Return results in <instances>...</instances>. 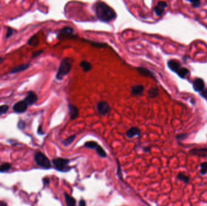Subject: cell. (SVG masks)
Returning a JSON list of instances; mask_svg holds the SVG:
<instances>
[{"instance_id":"15","label":"cell","mask_w":207,"mask_h":206,"mask_svg":"<svg viewBox=\"0 0 207 206\" xmlns=\"http://www.w3.org/2000/svg\"><path fill=\"white\" fill-rule=\"evenodd\" d=\"M189 153L192 155L196 156L201 157H207V148H200V149H194L189 151Z\"/></svg>"},{"instance_id":"13","label":"cell","mask_w":207,"mask_h":206,"mask_svg":"<svg viewBox=\"0 0 207 206\" xmlns=\"http://www.w3.org/2000/svg\"><path fill=\"white\" fill-rule=\"evenodd\" d=\"M145 88L142 85H135L131 87V94L133 96H140L142 95Z\"/></svg>"},{"instance_id":"25","label":"cell","mask_w":207,"mask_h":206,"mask_svg":"<svg viewBox=\"0 0 207 206\" xmlns=\"http://www.w3.org/2000/svg\"><path fill=\"white\" fill-rule=\"evenodd\" d=\"M98 144L93 141H90L87 142L84 144V146L85 148H90V149H96V148L98 146Z\"/></svg>"},{"instance_id":"29","label":"cell","mask_w":207,"mask_h":206,"mask_svg":"<svg viewBox=\"0 0 207 206\" xmlns=\"http://www.w3.org/2000/svg\"><path fill=\"white\" fill-rule=\"evenodd\" d=\"M26 122L21 121V120H20L18 123V128L20 129H24L26 128Z\"/></svg>"},{"instance_id":"19","label":"cell","mask_w":207,"mask_h":206,"mask_svg":"<svg viewBox=\"0 0 207 206\" xmlns=\"http://www.w3.org/2000/svg\"><path fill=\"white\" fill-rule=\"evenodd\" d=\"M159 89L156 87H151L148 91V97L151 99L156 98L159 95Z\"/></svg>"},{"instance_id":"6","label":"cell","mask_w":207,"mask_h":206,"mask_svg":"<svg viewBox=\"0 0 207 206\" xmlns=\"http://www.w3.org/2000/svg\"><path fill=\"white\" fill-rule=\"evenodd\" d=\"M96 108L98 114L101 116L108 114L111 111V107L109 104L106 101L98 102L96 104Z\"/></svg>"},{"instance_id":"2","label":"cell","mask_w":207,"mask_h":206,"mask_svg":"<svg viewBox=\"0 0 207 206\" xmlns=\"http://www.w3.org/2000/svg\"><path fill=\"white\" fill-rule=\"evenodd\" d=\"M73 59L70 58H64L60 62L58 70L56 75L57 79L59 80H62L64 77L68 75L70 72L73 63Z\"/></svg>"},{"instance_id":"16","label":"cell","mask_w":207,"mask_h":206,"mask_svg":"<svg viewBox=\"0 0 207 206\" xmlns=\"http://www.w3.org/2000/svg\"><path fill=\"white\" fill-rule=\"evenodd\" d=\"M141 130L137 127H131L126 132V136L129 139H132L135 136H139Z\"/></svg>"},{"instance_id":"1","label":"cell","mask_w":207,"mask_h":206,"mask_svg":"<svg viewBox=\"0 0 207 206\" xmlns=\"http://www.w3.org/2000/svg\"><path fill=\"white\" fill-rule=\"evenodd\" d=\"M94 9L97 18L104 23H110L117 18V14L115 10L106 3L96 2L94 5Z\"/></svg>"},{"instance_id":"9","label":"cell","mask_w":207,"mask_h":206,"mask_svg":"<svg viewBox=\"0 0 207 206\" xmlns=\"http://www.w3.org/2000/svg\"><path fill=\"white\" fill-rule=\"evenodd\" d=\"M24 100L28 106H30L34 104L37 102L38 96L35 93L30 91L28 93L27 96L25 97Z\"/></svg>"},{"instance_id":"3","label":"cell","mask_w":207,"mask_h":206,"mask_svg":"<svg viewBox=\"0 0 207 206\" xmlns=\"http://www.w3.org/2000/svg\"><path fill=\"white\" fill-rule=\"evenodd\" d=\"M170 69L176 73L180 77L185 78L189 75V70L185 67H182L179 62L175 59H170L167 62Z\"/></svg>"},{"instance_id":"24","label":"cell","mask_w":207,"mask_h":206,"mask_svg":"<svg viewBox=\"0 0 207 206\" xmlns=\"http://www.w3.org/2000/svg\"><path fill=\"white\" fill-rule=\"evenodd\" d=\"M96 152L98 155L101 156V157H107V153L101 146L98 145V146L96 148Z\"/></svg>"},{"instance_id":"17","label":"cell","mask_w":207,"mask_h":206,"mask_svg":"<svg viewBox=\"0 0 207 206\" xmlns=\"http://www.w3.org/2000/svg\"><path fill=\"white\" fill-rule=\"evenodd\" d=\"M79 66L84 73H87L91 71L93 68L92 64L87 61H82L79 64Z\"/></svg>"},{"instance_id":"34","label":"cell","mask_w":207,"mask_h":206,"mask_svg":"<svg viewBox=\"0 0 207 206\" xmlns=\"http://www.w3.org/2000/svg\"><path fill=\"white\" fill-rule=\"evenodd\" d=\"M200 94L202 97H203L204 98L207 99V89L206 90H204L203 91H202L200 93Z\"/></svg>"},{"instance_id":"21","label":"cell","mask_w":207,"mask_h":206,"mask_svg":"<svg viewBox=\"0 0 207 206\" xmlns=\"http://www.w3.org/2000/svg\"><path fill=\"white\" fill-rule=\"evenodd\" d=\"M38 44H39V39L36 35L32 37L28 41V44L33 47H35L38 45Z\"/></svg>"},{"instance_id":"28","label":"cell","mask_w":207,"mask_h":206,"mask_svg":"<svg viewBox=\"0 0 207 206\" xmlns=\"http://www.w3.org/2000/svg\"><path fill=\"white\" fill-rule=\"evenodd\" d=\"M9 106L7 105H3L0 106V115L5 114L9 110Z\"/></svg>"},{"instance_id":"23","label":"cell","mask_w":207,"mask_h":206,"mask_svg":"<svg viewBox=\"0 0 207 206\" xmlns=\"http://www.w3.org/2000/svg\"><path fill=\"white\" fill-rule=\"evenodd\" d=\"M11 169V164L8 163H4L0 166V172H6Z\"/></svg>"},{"instance_id":"39","label":"cell","mask_w":207,"mask_h":206,"mask_svg":"<svg viewBox=\"0 0 207 206\" xmlns=\"http://www.w3.org/2000/svg\"><path fill=\"white\" fill-rule=\"evenodd\" d=\"M0 206H7V204L4 201L0 202Z\"/></svg>"},{"instance_id":"38","label":"cell","mask_w":207,"mask_h":206,"mask_svg":"<svg viewBox=\"0 0 207 206\" xmlns=\"http://www.w3.org/2000/svg\"><path fill=\"white\" fill-rule=\"evenodd\" d=\"M151 150V148L150 147H145L144 148V151L145 152H150Z\"/></svg>"},{"instance_id":"31","label":"cell","mask_w":207,"mask_h":206,"mask_svg":"<svg viewBox=\"0 0 207 206\" xmlns=\"http://www.w3.org/2000/svg\"><path fill=\"white\" fill-rule=\"evenodd\" d=\"M13 30L10 28V27H8L7 29V33H6V38H9L10 37H12V35H13Z\"/></svg>"},{"instance_id":"12","label":"cell","mask_w":207,"mask_h":206,"mask_svg":"<svg viewBox=\"0 0 207 206\" xmlns=\"http://www.w3.org/2000/svg\"><path fill=\"white\" fill-rule=\"evenodd\" d=\"M193 87L195 91L201 93L205 90L204 81L200 78H197L193 82Z\"/></svg>"},{"instance_id":"7","label":"cell","mask_w":207,"mask_h":206,"mask_svg":"<svg viewBox=\"0 0 207 206\" xmlns=\"http://www.w3.org/2000/svg\"><path fill=\"white\" fill-rule=\"evenodd\" d=\"M74 33V30L73 29L68 26H65L63 27L62 29H61L58 34L57 38L61 39H69L72 35H73Z\"/></svg>"},{"instance_id":"36","label":"cell","mask_w":207,"mask_h":206,"mask_svg":"<svg viewBox=\"0 0 207 206\" xmlns=\"http://www.w3.org/2000/svg\"><path fill=\"white\" fill-rule=\"evenodd\" d=\"M49 179L48 178H44L43 180V182H44V185H47V184H49Z\"/></svg>"},{"instance_id":"33","label":"cell","mask_w":207,"mask_h":206,"mask_svg":"<svg viewBox=\"0 0 207 206\" xmlns=\"http://www.w3.org/2000/svg\"><path fill=\"white\" fill-rule=\"evenodd\" d=\"M187 134H179L177 135L176 137V139L178 140H183L184 139H185L186 137H187Z\"/></svg>"},{"instance_id":"30","label":"cell","mask_w":207,"mask_h":206,"mask_svg":"<svg viewBox=\"0 0 207 206\" xmlns=\"http://www.w3.org/2000/svg\"><path fill=\"white\" fill-rule=\"evenodd\" d=\"M43 50H39L37 51H34V52L32 53V58H36L40 55H41L43 53Z\"/></svg>"},{"instance_id":"22","label":"cell","mask_w":207,"mask_h":206,"mask_svg":"<svg viewBox=\"0 0 207 206\" xmlns=\"http://www.w3.org/2000/svg\"><path fill=\"white\" fill-rule=\"evenodd\" d=\"M75 138H76V135H72V136H70V137H68L67 139L64 140L62 142V144H63L64 146H68V145H70L75 140Z\"/></svg>"},{"instance_id":"14","label":"cell","mask_w":207,"mask_h":206,"mask_svg":"<svg viewBox=\"0 0 207 206\" xmlns=\"http://www.w3.org/2000/svg\"><path fill=\"white\" fill-rule=\"evenodd\" d=\"M68 110L69 116H70L71 120H75L79 117V111L75 105L69 104L68 105Z\"/></svg>"},{"instance_id":"27","label":"cell","mask_w":207,"mask_h":206,"mask_svg":"<svg viewBox=\"0 0 207 206\" xmlns=\"http://www.w3.org/2000/svg\"><path fill=\"white\" fill-rule=\"evenodd\" d=\"M178 178L180 180L184 181V182L185 183H188L189 182V177H187V176H186L185 175L182 174V173L179 174V175H178Z\"/></svg>"},{"instance_id":"5","label":"cell","mask_w":207,"mask_h":206,"mask_svg":"<svg viewBox=\"0 0 207 206\" xmlns=\"http://www.w3.org/2000/svg\"><path fill=\"white\" fill-rule=\"evenodd\" d=\"M69 162L70 161L68 159L62 158H57L52 160V163L55 167L57 170L62 172H66L70 169V167H69L68 166Z\"/></svg>"},{"instance_id":"26","label":"cell","mask_w":207,"mask_h":206,"mask_svg":"<svg viewBox=\"0 0 207 206\" xmlns=\"http://www.w3.org/2000/svg\"><path fill=\"white\" fill-rule=\"evenodd\" d=\"M200 173L202 175H205L207 173V162H204L200 164Z\"/></svg>"},{"instance_id":"37","label":"cell","mask_w":207,"mask_h":206,"mask_svg":"<svg viewBox=\"0 0 207 206\" xmlns=\"http://www.w3.org/2000/svg\"><path fill=\"white\" fill-rule=\"evenodd\" d=\"M43 130H42V126H40V127H39V128H38V133L39 134H44V133L42 131Z\"/></svg>"},{"instance_id":"32","label":"cell","mask_w":207,"mask_h":206,"mask_svg":"<svg viewBox=\"0 0 207 206\" xmlns=\"http://www.w3.org/2000/svg\"><path fill=\"white\" fill-rule=\"evenodd\" d=\"M189 2L192 3V6L195 8L199 7L201 4V2L200 1H196V0H194V1H189Z\"/></svg>"},{"instance_id":"18","label":"cell","mask_w":207,"mask_h":206,"mask_svg":"<svg viewBox=\"0 0 207 206\" xmlns=\"http://www.w3.org/2000/svg\"><path fill=\"white\" fill-rule=\"evenodd\" d=\"M30 64H21L20 65L18 66H17L15 68H13V69L11 71V73H16L18 72H21L23 71H24L26 70H27V68L29 67Z\"/></svg>"},{"instance_id":"40","label":"cell","mask_w":207,"mask_h":206,"mask_svg":"<svg viewBox=\"0 0 207 206\" xmlns=\"http://www.w3.org/2000/svg\"><path fill=\"white\" fill-rule=\"evenodd\" d=\"M3 62V59L1 58V57H0V64H1V63H2Z\"/></svg>"},{"instance_id":"10","label":"cell","mask_w":207,"mask_h":206,"mask_svg":"<svg viewBox=\"0 0 207 206\" xmlns=\"http://www.w3.org/2000/svg\"><path fill=\"white\" fill-rule=\"evenodd\" d=\"M167 7V3L165 1H158L156 6L154 7V12L158 16H161L165 8Z\"/></svg>"},{"instance_id":"20","label":"cell","mask_w":207,"mask_h":206,"mask_svg":"<svg viewBox=\"0 0 207 206\" xmlns=\"http://www.w3.org/2000/svg\"><path fill=\"white\" fill-rule=\"evenodd\" d=\"M64 195H65V202L67 206H75L76 201L73 197L68 195L67 194H65Z\"/></svg>"},{"instance_id":"35","label":"cell","mask_w":207,"mask_h":206,"mask_svg":"<svg viewBox=\"0 0 207 206\" xmlns=\"http://www.w3.org/2000/svg\"><path fill=\"white\" fill-rule=\"evenodd\" d=\"M79 206H85L86 205V203L85 201L83 199H82L81 201H80L79 203Z\"/></svg>"},{"instance_id":"8","label":"cell","mask_w":207,"mask_h":206,"mask_svg":"<svg viewBox=\"0 0 207 206\" xmlns=\"http://www.w3.org/2000/svg\"><path fill=\"white\" fill-rule=\"evenodd\" d=\"M28 105L24 100L16 103L13 105V109L16 113H23L27 110Z\"/></svg>"},{"instance_id":"11","label":"cell","mask_w":207,"mask_h":206,"mask_svg":"<svg viewBox=\"0 0 207 206\" xmlns=\"http://www.w3.org/2000/svg\"><path fill=\"white\" fill-rule=\"evenodd\" d=\"M136 69H137V71L139 72V73L141 75L143 76L144 77H151V78H153V79H154L155 80H156V76H155L154 74L151 71L148 70V68H147L145 67L139 66V67H137Z\"/></svg>"},{"instance_id":"4","label":"cell","mask_w":207,"mask_h":206,"mask_svg":"<svg viewBox=\"0 0 207 206\" xmlns=\"http://www.w3.org/2000/svg\"><path fill=\"white\" fill-rule=\"evenodd\" d=\"M34 161L37 164L45 169H49L51 167V164L48 158L41 152H38L34 156Z\"/></svg>"}]
</instances>
